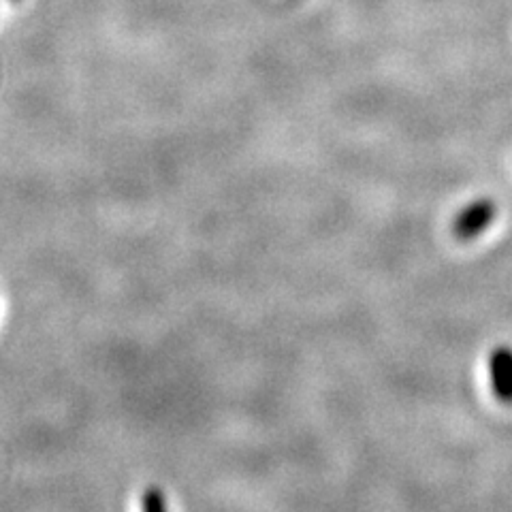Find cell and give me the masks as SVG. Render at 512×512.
I'll return each instance as SVG.
<instances>
[{
    "label": "cell",
    "mask_w": 512,
    "mask_h": 512,
    "mask_svg": "<svg viewBox=\"0 0 512 512\" xmlns=\"http://www.w3.org/2000/svg\"><path fill=\"white\" fill-rule=\"evenodd\" d=\"M493 391L504 404H512V350L498 348L489 359Z\"/></svg>",
    "instance_id": "cell-2"
},
{
    "label": "cell",
    "mask_w": 512,
    "mask_h": 512,
    "mask_svg": "<svg viewBox=\"0 0 512 512\" xmlns=\"http://www.w3.org/2000/svg\"><path fill=\"white\" fill-rule=\"evenodd\" d=\"M141 512H169L163 489L156 487V485H152V487H148L146 491H143V498H141Z\"/></svg>",
    "instance_id": "cell-3"
},
{
    "label": "cell",
    "mask_w": 512,
    "mask_h": 512,
    "mask_svg": "<svg viewBox=\"0 0 512 512\" xmlns=\"http://www.w3.org/2000/svg\"><path fill=\"white\" fill-rule=\"evenodd\" d=\"M493 216L495 205L491 201H476L455 218V235L461 239H472L489 227Z\"/></svg>",
    "instance_id": "cell-1"
}]
</instances>
